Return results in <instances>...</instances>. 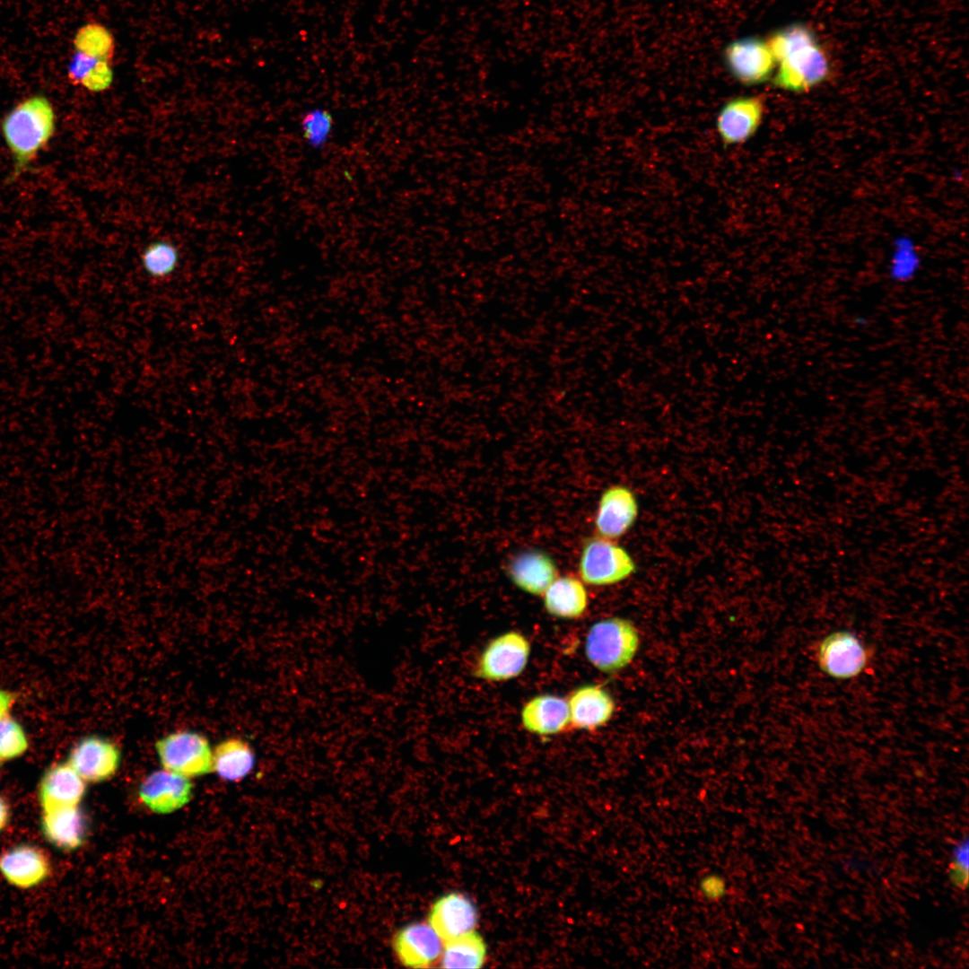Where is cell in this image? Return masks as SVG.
I'll return each mask as SVG.
<instances>
[{"instance_id":"cell-21","label":"cell","mask_w":969,"mask_h":969,"mask_svg":"<svg viewBox=\"0 0 969 969\" xmlns=\"http://www.w3.org/2000/svg\"><path fill=\"white\" fill-rule=\"evenodd\" d=\"M544 606L547 613L558 618L581 616L588 607L583 582L573 576L557 577L544 592Z\"/></svg>"},{"instance_id":"cell-13","label":"cell","mask_w":969,"mask_h":969,"mask_svg":"<svg viewBox=\"0 0 969 969\" xmlns=\"http://www.w3.org/2000/svg\"><path fill=\"white\" fill-rule=\"evenodd\" d=\"M476 904L466 895L448 893L432 904L429 924L442 942L473 930L477 923Z\"/></svg>"},{"instance_id":"cell-25","label":"cell","mask_w":969,"mask_h":969,"mask_svg":"<svg viewBox=\"0 0 969 969\" xmlns=\"http://www.w3.org/2000/svg\"><path fill=\"white\" fill-rule=\"evenodd\" d=\"M179 255L177 248L166 240L150 243L141 254L144 273L155 280L170 276L178 267Z\"/></svg>"},{"instance_id":"cell-15","label":"cell","mask_w":969,"mask_h":969,"mask_svg":"<svg viewBox=\"0 0 969 969\" xmlns=\"http://www.w3.org/2000/svg\"><path fill=\"white\" fill-rule=\"evenodd\" d=\"M570 726L595 730L613 716L615 703L609 692L599 685H584L572 691L568 699Z\"/></svg>"},{"instance_id":"cell-27","label":"cell","mask_w":969,"mask_h":969,"mask_svg":"<svg viewBox=\"0 0 969 969\" xmlns=\"http://www.w3.org/2000/svg\"><path fill=\"white\" fill-rule=\"evenodd\" d=\"M332 124V118L327 111L310 110L303 116L301 120L303 135L310 145L320 147L328 139Z\"/></svg>"},{"instance_id":"cell-4","label":"cell","mask_w":969,"mask_h":969,"mask_svg":"<svg viewBox=\"0 0 969 969\" xmlns=\"http://www.w3.org/2000/svg\"><path fill=\"white\" fill-rule=\"evenodd\" d=\"M775 87L790 92L808 91L828 77L830 62L817 39L795 46L777 60Z\"/></svg>"},{"instance_id":"cell-29","label":"cell","mask_w":969,"mask_h":969,"mask_svg":"<svg viewBox=\"0 0 969 969\" xmlns=\"http://www.w3.org/2000/svg\"><path fill=\"white\" fill-rule=\"evenodd\" d=\"M111 65L107 61H99L86 74L81 85L92 92L106 91L113 81Z\"/></svg>"},{"instance_id":"cell-14","label":"cell","mask_w":969,"mask_h":969,"mask_svg":"<svg viewBox=\"0 0 969 969\" xmlns=\"http://www.w3.org/2000/svg\"><path fill=\"white\" fill-rule=\"evenodd\" d=\"M393 947L404 965L425 968L441 958L442 940L430 924L415 922L397 932Z\"/></svg>"},{"instance_id":"cell-30","label":"cell","mask_w":969,"mask_h":969,"mask_svg":"<svg viewBox=\"0 0 969 969\" xmlns=\"http://www.w3.org/2000/svg\"><path fill=\"white\" fill-rule=\"evenodd\" d=\"M99 61L84 53L76 51L68 66L67 76L70 83L74 86L81 85L86 74Z\"/></svg>"},{"instance_id":"cell-5","label":"cell","mask_w":969,"mask_h":969,"mask_svg":"<svg viewBox=\"0 0 969 969\" xmlns=\"http://www.w3.org/2000/svg\"><path fill=\"white\" fill-rule=\"evenodd\" d=\"M155 749L163 768L170 772L190 778L213 771V751L200 733H170L156 741Z\"/></svg>"},{"instance_id":"cell-3","label":"cell","mask_w":969,"mask_h":969,"mask_svg":"<svg viewBox=\"0 0 969 969\" xmlns=\"http://www.w3.org/2000/svg\"><path fill=\"white\" fill-rule=\"evenodd\" d=\"M636 570L631 554L615 540L596 536L582 546L579 574L589 585H614L631 577Z\"/></svg>"},{"instance_id":"cell-7","label":"cell","mask_w":969,"mask_h":969,"mask_svg":"<svg viewBox=\"0 0 969 969\" xmlns=\"http://www.w3.org/2000/svg\"><path fill=\"white\" fill-rule=\"evenodd\" d=\"M819 668L836 679H850L860 675L869 666L870 653L861 641L850 631H835L819 642L816 650Z\"/></svg>"},{"instance_id":"cell-8","label":"cell","mask_w":969,"mask_h":969,"mask_svg":"<svg viewBox=\"0 0 969 969\" xmlns=\"http://www.w3.org/2000/svg\"><path fill=\"white\" fill-rule=\"evenodd\" d=\"M723 59L731 75L746 86L768 80L776 64L767 41L754 36L728 44L723 51Z\"/></svg>"},{"instance_id":"cell-10","label":"cell","mask_w":969,"mask_h":969,"mask_svg":"<svg viewBox=\"0 0 969 969\" xmlns=\"http://www.w3.org/2000/svg\"><path fill=\"white\" fill-rule=\"evenodd\" d=\"M120 762L121 751L117 744L92 735L77 742L67 763L86 782H100L117 773Z\"/></svg>"},{"instance_id":"cell-16","label":"cell","mask_w":969,"mask_h":969,"mask_svg":"<svg viewBox=\"0 0 969 969\" xmlns=\"http://www.w3.org/2000/svg\"><path fill=\"white\" fill-rule=\"evenodd\" d=\"M50 871L49 860L38 847L22 844L0 855V872L11 885L30 888L45 880Z\"/></svg>"},{"instance_id":"cell-22","label":"cell","mask_w":969,"mask_h":969,"mask_svg":"<svg viewBox=\"0 0 969 969\" xmlns=\"http://www.w3.org/2000/svg\"><path fill=\"white\" fill-rule=\"evenodd\" d=\"M254 764L255 754L241 738L224 739L214 749L213 770L223 780L240 781L251 772Z\"/></svg>"},{"instance_id":"cell-18","label":"cell","mask_w":969,"mask_h":969,"mask_svg":"<svg viewBox=\"0 0 969 969\" xmlns=\"http://www.w3.org/2000/svg\"><path fill=\"white\" fill-rule=\"evenodd\" d=\"M85 781L68 763L51 766L44 773L39 788L42 811L78 806L85 794Z\"/></svg>"},{"instance_id":"cell-6","label":"cell","mask_w":969,"mask_h":969,"mask_svg":"<svg viewBox=\"0 0 969 969\" xmlns=\"http://www.w3.org/2000/svg\"><path fill=\"white\" fill-rule=\"evenodd\" d=\"M530 655V643L519 632L510 631L488 642L482 651L474 675L487 681L512 679L525 669Z\"/></svg>"},{"instance_id":"cell-11","label":"cell","mask_w":969,"mask_h":969,"mask_svg":"<svg viewBox=\"0 0 969 969\" xmlns=\"http://www.w3.org/2000/svg\"><path fill=\"white\" fill-rule=\"evenodd\" d=\"M764 113V102L760 96L733 98L721 107L716 128L725 147L748 141L758 130Z\"/></svg>"},{"instance_id":"cell-12","label":"cell","mask_w":969,"mask_h":969,"mask_svg":"<svg viewBox=\"0 0 969 969\" xmlns=\"http://www.w3.org/2000/svg\"><path fill=\"white\" fill-rule=\"evenodd\" d=\"M189 778L169 770L149 774L139 787V798L152 811L168 814L185 806L191 799Z\"/></svg>"},{"instance_id":"cell-31","label":"cell","mask_w":969,"mask_h":969,"mask_svg":"<svg viewBox=\"0 0 969 969\" xmlns=\"http://www.w3.org/2000/svg\"><path fill=\"white\" fill-rule=\"evenodd\" d=\"M699 890L706 900L718 901L725 896L728 886L722 876L710 873L700 879Z\"/></svg>"},{"instance_id":"cell-1","label":"cell","mask_w":969,"mask_h":969,"mask_svg":"<svg viewBox=\"0 0 969 969\" xmlns=\"http://www.w3.org/2000/svg\"><path fill=\"white\" fill-rule=\"evenodd\" d=\"M0 128L13 158L11 179L13 180L28 169L54 136V107L45 95L30 96L3 117Z\"/></svg>"},{"instance_id":"cell-33","label":"cell","mask_w":969,"mask_h":969,"mask_svg":"<svg viewBox=\"0 0 969 969\" xmlns=\"http://www.w3.org/2000/svg\"><path fill=\"white\" fill-rule=\"evenodd\" d=\"M9 819V808L5 800L0 796V831L6 825Z\"/></svg>"},{"instance_id":"cell-28","label":"cell","mask_w":969,"mask_h":969,"mask_svg":"<svg viewBox=\"0 0 969 969\" xmlns=\"http://www.w3.org/2000/svg\"><path fill=\"white\" fill-rule=\"evenodd\" d=\"M948 876L951 883L960 890H965L969 876V840L965 836L954 846Z\"/></svg>"},{"instance_id":"cell-9","label":"cell","mask_w":969,"mask_h":969,"mask_svg":"<svg viewBox=\"0 0 969 969\" xmlns=\"http://www.w3.org/2000/svg\"><path fill=\"white\" fill-rule=\"evenodd\" d=\"M639 516V502L634 492L624 484H614L603 491L598 500L594 525L598 536L615 540L633 527Z\"/></svg>"},{"instance_id":"cell-19","label":"cell","mask_w":969,"mask_h":969,"mask_svg":"<svg viewBox=\"0 0 969 969\" xmlns=\"http://www.w3.org/2000/svg\"><path fill=\"white\" fill-rule=\"evenodd\" d=\"M521 723L526 730L540 736L564 731L570 726L567 700L555 694H539L523 706Z\"/></svg>"},{"instance_id":"cell-2","label":"cell","mask_w":969,"mask_h":969,"mask_svg":"<svg viewBox=\"0 0 969 969\" xmlns=\"http://www.w3.org/2000/svg\"><path fill=\"white\" fill-rule=\"evenodd\" d=\"M639 643L638 631L630 620L608 617L589 628L585 642V654L597 669L614 673L630 664Z\"/></svg>"},{"instance_id":"cell-24","label":"cell","mask_w":969,"mask_h":969,"mask_svg":"<svg viewBox=\"0 0 969 969\" xmlns=\"http://www.w3.org/2000/svg\"><path fill=\"white\" fill-rule=\"evenodd\" d=\"M74 45L76 51L112 64L115 40L111 32L100 23L92 22L81 27L74 36Z\"/></svg>"},{"instance_id":"cell-26","label":"cell","mask_w":969,"mask_h":969,"mask_svg":"<svg viewBox=\"0 0 969 969\" xmlns=\"http://www.w3.org/2000/svg\"><path fill=\"white\" fill-rule=\"evenodd\" d=\"M28 748V740L22 726L7 714L0 718V759H13Z\"/></svg>"},{"instance_id":"cell-23","label":"cell","mask_w":969,"mask_h":969,"mask_svg":"<svg viewBox=\"0 0 969 969\" xmlns=\"http://www.w3.org/2000/svg\"><path fill=\"white\" fill-rule=\"evenodd\" d=\"M441 967L480 968L486 958V944L476 930H470L443 942Z\"/></svg>"},{"instance_id":"cell-17","label":"cell","mask_w":969,"mask_h":969,"mask_svg":"<svg viewBox=\"0 0 969 969\" xmlns=\"http://www.w3.org/2000/svg\"><path fill=\"white\" fill-rule=\"evenodd\" d=\"M507 573L521 590L542 595L557 578L558 570L554 559L546 553L529 549L517 554L507 565Z\"/></svg>"},{"instance_id":"cell-32","label":"cell","mask_w":969,"mask_h":969,"mask_svg":"<svg viewBox=\"0 0 969 969\" xmlns=\"http://www.w3.org/2000/svg\"><path fill=\"white\" fill-rule=\"evenodd\" d=\"M14 699L15 696L13 694L0 689V718L7 714V711L13 705Z\"/></svg>"},{"instance_id":"cell-20","label":"cell","mask_w":969,"mask_h":969,"mask_svg":"<svg viewBox=\"0 0 969 969\" xmlns=\"http://www.w3.org/2000/svg\"><path fill=\"white\" fill-rule=\"evenodd\" d=\"M41 828L45 838L64 851H73L82 846L87 833L86 818L78 806L43 811Z\"/></svg>"}]
</instances>
